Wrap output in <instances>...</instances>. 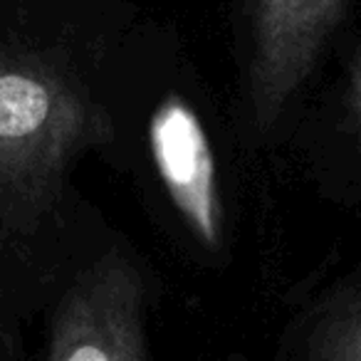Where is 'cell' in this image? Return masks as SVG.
<instances>
[{
	"label": "cell",
	"mask_w": 361,
	"mask_h": 361,
	"mask_svg": "<svg viewBox=\"0 0 361 361\" xmlns=\"http://www.w3.org/2000/svg\"><path fill=\"white\" fill-rule=\"evenodd\" d=\"M111 32L50 0H0V260L67 226L70 176L119 136Z\"/></svg>",
	"instance_id": "obj_1"
},
{
	"label": "cell",
	"mask_w": 361,
	"mask_h": 361,
	"mask_svg": "<svg viewBox=\"0 0 361 361\" xmlns=\"http://www.w3.org/2000/svg\"><path fill=\"white\" fill-rule=\"evenodd\" d=\"M354 0H243V106L265 141L312 80Z\"/></svg>",
	"instance_id": "obj_2"
},
{
	"label": "cell",
	"mask_w": 361,
	"mask_h": 361,
	"mask_svg": "<svg viewBox=\"0 0 361 361\" xmlns=\"http://www.w3.org/2000/svg\"><path fill=\"white\" fill-rule=\"evenodd\" d=\"M144 307L139 265L121 245L106 247L67 282L45 361H151Z\"/></svg>",
	"instance_id": "obj_3"
},
{
	"label": "cell",
	"mask_w": 361,
	"mask_h": 361,
	"mask_svg": "<svg viewBox=\"0 0 361 361\" xmlns=\"http://www.w3.org/2000/svg\"><path fill=\"white\" fill-rule=\"evenodd\" d=\"M151 161L161 188L183 231L201 250L218 255L226 247V203H223L218 159L196 106L180 94L166 92L146 124Z\"/></svg>",
	"instance_id": "obj_4"
},
{
	"label": "cell",
	"mask_w": 361,
	"mask_h": 361,
	"mask_svg": "<svg viewBox=\"0 0 361 361\" xmlns=\"http://www.w3.org/2000/svg\"><path fill=\"white\" fill-rule=\"evenodd\" d=\"M302 361H361V285L317 307L305 331Z\"/></svg>",
	"instance_id": "obj_5"
},
{
	"label": "cell",
	"mask_w": 361,
	"mask_h": 361,
	"mask_svg": "<svg viewBox=\"0 0 361 361\" xmlns=\"http://www.w3.org/2000/svg\"><path fill=\"white\" fill-rule=\"evenodd\" d=\"M344 124L361 146V47L354 52V57L349 62V70H346Z\"/></svg>",
	"instance_id": "obj_6"
}]
</instances>
